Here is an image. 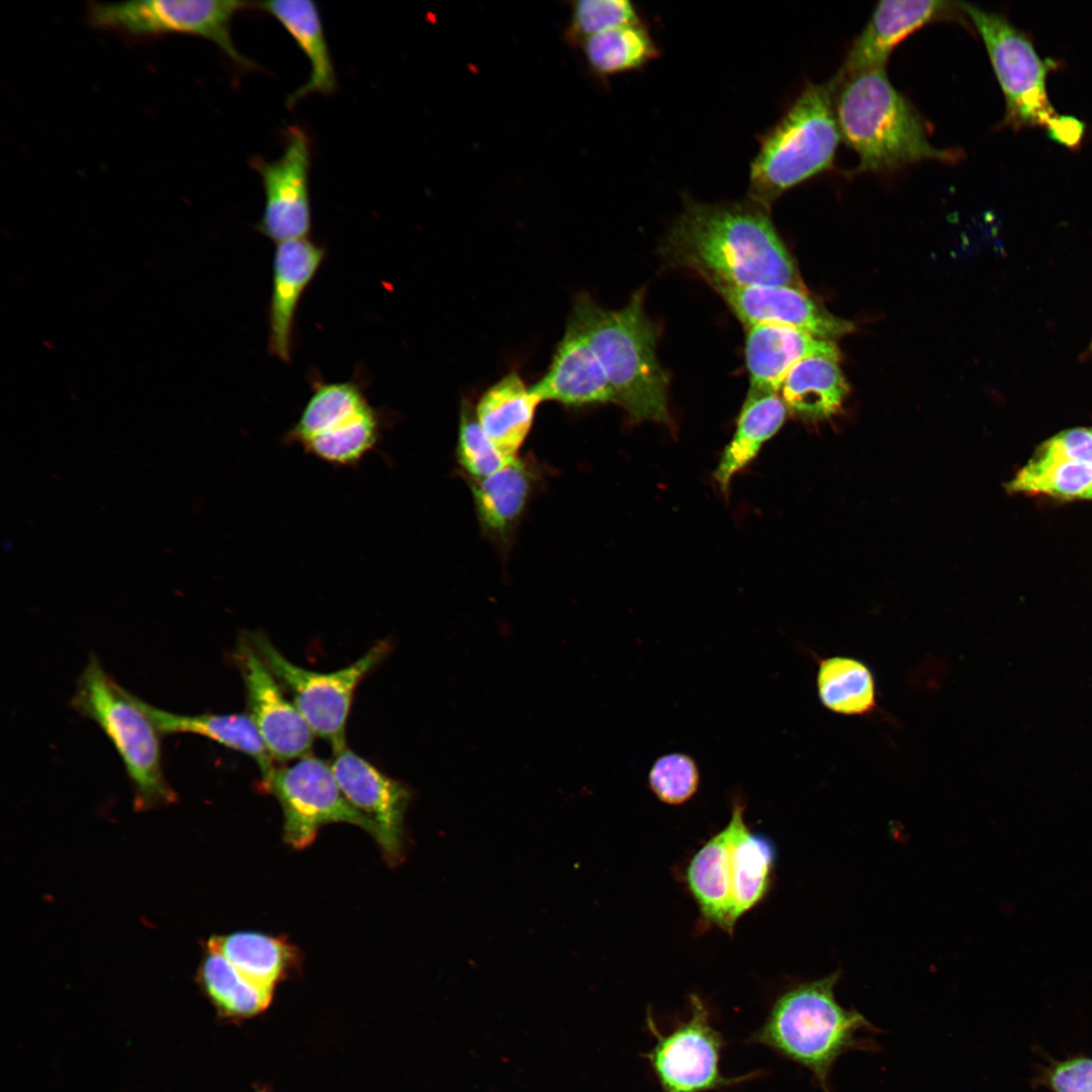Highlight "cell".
Instances as JSON below:
<instances>
[{
    "mask_svg": "<svg viewBox=\"0 0 1092 1092\" xmlns=\"http://www.w3.org/2000/svg\"><path fill=\"white\" fill-rule=\"evenodd\" d=\"M768 209L749 200H689L664 243L668 258L711 285L789 286L806 290Z\"/></svg>",
    "mask_w": 1092,
    "mask_h": 1092,
    "instance_id": "cell-1",
    "label": "cell"
},
{
    "mask_svg": "<svg viewBox=\"0 0 1092 1092\" xmlns=\"http://www.w3.org/2000/svg\"><path fill=\"white\" fill-rule=\"evenodd\" d=\"M841 141L855 152V173L893 171L922 161L954 162L936 148L922 116L889 80L885 68L830 80Z\"/></svg>",
    "mask_w": 1092,
    "mask_h": 1092,
    "instance_id": "cell-2",
    "label": "cell"
},
{
    "mask_svg": "<svg viewBox=\"0 0 1092 1092\" xmlns=\"http://www.w3.org/2000/svg\"><path fill=\"white\" fill-rule=\"evenodd\" d=\"M839 979L836 971L787 990L749 1039L808 1070L824 1092H829V1078L840 1057L876 1050V1041L860 1034L881 1032L858 1011L839 1004L835 996Z\"/></svg>",
    "mask_w": 1092,
    "mask_h": 1092,
    "instance_id": "cell-3",
    "label": "cell"
},
{
    "mask_svg": "<svg viewBox=\"0 0 1092 1092\" xmlns=\"http://www.w3.org/2000/svg\"><path fill=\"white\" fill-rule=\"evenodd\" d=\"M570 322L597 355L615 403L637 420L667 422V376L656 354V331L641 293L610 309L586 294L574 299Z\"/></svg>",
    "mask_w": 1092,
    "mask_h": 1092,
    "instance_id": "cell-4",
    "label": "cell"
},
{
    "mask_svg": "<svg viewBox=\"0 0 1092 1092\" xmlns=\"http://www.w3.org/2000/svg\"><path fill=\"white\" fill-rule=\"evenodd\" d=\"M841 135L831 82L808 84L761 139L749 173V200L768 209L783 193L831 169Z\"/></svg>",
    "mask_w": 1092,
    "mask_h": 1092,
    "instance_id": "cell-5",
    "label": "cell"
},
{
    "mask_svg": "<svg viewBox=\"0 0 1092 1092\" xmlns=\"http://www.w3.org/2000/svg\"><path fill=\"white\" fill-rule=\"evenodd\" d=\"M71 705L111 740L131 782L135 810L176 802L177 795L163 771L161 734L145 702L120 687L94 654L81 672Z\"/></svg>",
    "mask_w": 1092,
    "mask_h": 1092,
    "instance_id": "cell-6",
    "label": "cell"
},
{
    "mask_svg": "<svg viewBox=\"0 0 1092 1092\" xmlns=\"http://www.w3.org/2000/svg\"><path fill=\"white\" fill-rule=\"evenodd\" d=\"M985 44L1005 100L1002 125L1011 129L1044 126L1058 113L1049 100L1046 76L1058 67L1042 59L1028 34L1004 15L960 2Z\"/></svg>",
    "mask_w": 1092,
    "mask_h": 1092,
    "instance_id": "cell-7",
    "label": "cell"
},
{
    "mask_svg": "<svg viewBox=\"0 0 1092 1092\" xmlns=\"http://www.w3.org/2000/svg\"><path fill=\"white\" fill-rule=\"evenodd\" d=\"M251 5L236 0H132L89 2L87 19L97 29L128 37L187 34L213 42L238 68L256 64L242 55L232 37L235 16Z\"/></svg>",
    "mask_w": 1092,
    "mask_h": 1092,
    "instance_id": "cell-8",
    "label": "cell"
},
{
    "mask_svg": "<svg viewBox=\"0 0 1092 1092\" xmlns=\"http://www.w3.org/2000/svg\"><path fill=\"white\" fill-rule=\"evenodd\" d=\"M248 639L277 678L292 695L312 733L325 739L334 753L346 748V724L354 693L361 680L388 654L387 641H378L352 664L331 672L305 669L288 660L260 631Z\"/></svg>",
    "mask_w": 1092,
    "mask_h": 1092,
    "instance_id": "cell-9",
    "label": "cell"
},
{
    "mask_svg": "<svg viewBox=\"0 0 1092 1092\" xmlns=\"http://www.w3.org/2000/svg\"><path fill=\"white\" fill-rule=\"evenodd\" d=\"M691 1016L669 1033H662L648 1013L647 1026L655 1037L644 1054L662 1092H708L722 1089L755 1076L750 1073L726 1077L720 1071L725 1041L711 1023L710 1013L696 995L691 997Z\"/></svg>",
    "mask_w": 1092,
    "mask_h": 1092,
    "instance_id": "cell-10",
    "label": "cell"
},
{
    "mask_svg": "<svg viewBox=\"0 0 1092 1092\" xmlns=\"http://www.w3.org/2000/svg\"><path fill=\"white\" fill-rule=\"evenodd\" d=\"M264 788L281 805L283 837L293 848L308 846L322 826L335 822L359 826L376 838L374 824L346 799L331 764L316 756L276 768Z\"/></svg>",
    "mask_w": 1092,
    "mask_h": 1092,
    "instance_id": "cell-11",
    "label": "cell"
},
{
    "mask_svg": "<svg viewBox=\"0 0 1092 1092\" xmlns=\"http://www.w3.org/2000/svg\"><path fill=\"white\" fill-rule=\"evenodd\" d=\"M285 138L284 151L277 160L268 162L259 156L251 159L265 193L257 230L277 244L306 238L311 228L310 140L303 129L293 125L287 128Z\"/></svg>",
    "mask_w": 1092,
    "mask_h": 1092,
    "instance_id": "cell-12",
    "label": "cell"
},
{
    "mask_svg": "<svg viewBox=\"0 0 1092 1092\" xmlns=\"http://www.w3.org/2000/svg\"><path fill=\"white\" fill-rule=\"evenodd\" d=\"M235 658L246 687L249 715L273 759L287 761L310 754L314 734L248 637L240 640Z\"/></svg>",
    "mask_w": 1092,
    "mask_h": 1092,
    "instance_id": "cell-13",
    "label": "cell"
},
{
    "mask_svg": "<svg viewBox=\"0 0 1092 1092\" xmlns=\"http://www.w3.org/2000/svg\"><path fill=\"white\" fill-rule=\"evenodd\" d=\"M334 754L331 766L342 793L374 824L375 840L386 860L398 863L404 853V815L411 792L347 747Z\"/></svg>",
    "mask_w": 1092,
    "mask_h": 1092,
    "instance_id": "cell-14",
    "label": "cell"
},
{
    "mask_svg": "<svg viewBox=\"0 0 1092 1092\" xmlns=\"http://www.w3.org/2000/svg\"><path fill=\"white\" fill-rule=\"evenodd\" d=\"M712 286L746 328L760 324L780 325L827 341L855 329L851 322L829 312L806 290L789 286Z\"/></svg>",
    "mask_w": 1092,
    "mask_h": 1092,
    "instance_id": "cell-15",
    "label": "cell"
},
{
    "mask_svg": "<svg viewBox=\"0 0 1092 1092\" xmlns=\"http://www.w3.org/2000/svg\"><path fill=\"white\" fill-rule=\"evenodd\" d=\"M961 11L960 2L941 0L880 1L852 42L839 76L885 68L893 50L908 35Z\"/></svg>",
    "mask_w": 1092,
    "mask_h": 1092,
    "instance_id": "cell-16",
    "label": "cell"
},
{
    "mask_svg": "<svg viewBox=\"0 0 1092 1092\" xmlns=\"http://www.w3.org/2000/svg\"><path fill=\"white\" fill-rule=\"evenodd\" d=\"M540 401L577 408L615 403L605 371L583 335L567 321L548 369L530 386Z\"/></svg>",
    "mask_w": 1092,
    "mask_h": 1092,
    "instance_id": "cell-17",
    "label": "cell"
},
{
    "mask_svg": "<svg viewBox=\"0 0 1092 1092\" xmlns=\"http://www.w3.org/2000/svg\"><path fill=\"white\" fill-rule=\"evenodd\" d=\"M326 256V250L307 238L277 244L273 259L269 303L270 353L283 362L291 359L294 318L300 298Z\"/></svg>",
    "mask_w": 1092,
    "mask_h": 1092,
    "instance_id": "cell-18",
    "label": "cell"
},
{
    "mask_svg": "<svg viewBox=\"0 0 1092 1092\" xmlns=\"http://www.w3.org/2000/svg\"><path fill=\"white\" fill-rule=\"evenodd\" d=\"M745 360L753 392L779 393L783 380L799 361L813 355L840 360L833 341L780 325L760 324L746 328Z\"/></svg>",
    "mask_w": 1092,
    "mask_h": 1092,
    "instance_id": "cell-19",
    "label": "cell"
},
{
    "mask_svg": "<svg viewBox=\"0 0 1092 1092\" xmlns=\"http://www.w3.org/2000/svg\"><path fill=\"white\" fill-rule=\"evenodd\" d=\"M538 472L534 461L515 458L479 480H469L477 521L483 534L507 546L526 511Z\"/></svg>",
    "mask_w": 1092,
    "mask_h": 1092,
    "instance_id": "cell-20",
    "label": "cell"
},
{
    "mask_svg": "<svg viewBox=\"0 0 1092 1092\" xmlns=\"http://www.w3.org/2000/svg\"><path fill=\"white\" fill-rule=\"evenodd\" d=\"M272 15L298 44L308 60L309 76L286 99L292 107L310 94L333 93L337 77L317 6L310 0H274L256 3Z\"/></svg>",
    "mask_w": 1092,
    "mask_h": 1092,
    "instance_id": "cell-21",
    "label": "cell"
},
{
    "mask_svg": "<svg viewBox=\"0 0 1092 1092\" xmlns=\"http://www.w3.org/2000/svg\"><path fill=\"white\" fill-rule=\"evenodd\" d=\"M540 402L514 370L484 390L474 407L475 416L496 448L515 458L532 429Z\"/></svg>",
    "mask_w": 1092,
    "mask_h": 1092,
    "instance_id": "cell-22",
    "label": "cell"
},
{
    "mask_svg": "<svg viewBox=\"0 0 1092 1092\" xmlns=\"http://www.w3.org/2000/svg\"><path fill=\"white\" fill-rule=\"evenodd\" d=\"M145 708L162 735L192 733L206 737L250 756L259 767L263 787L276 767L255 723L248 714L177 715L145 702Z\"/></svg>",
    "mask_w": 1092,
    "mask_h": 1092,
    "instance_id": "cell-23",
    "label": "cell"
},
{
    "mask_svg": "<svg viewBox=\"0 0 1092 1092\" xmlns=\"http://www.w3.org/2000/svg\"><path fill=\"white\" fill-rule=\"evenodd\" d=\"M838 362L813 355L796 363L779 391L788 412L805 421L825 420L839 412L849 386Z\"/></svg>",
    "mask_w": 1092,
    "mask_h": 1092,
    "instance_id": "cell-24",
    "label": "cell"
},
{
    "mask_svg": "<svg viewBox=\"0 0 1092 1092\" xmlns=\"http://www.w3.org/2000/svg\"><path fill=\"white\" fill-rule=\"evenodd\" d=\"M735 823L710 839L688 868L689 887L705 918L732 930V843Z\"/></svg>",
    "mask_w": 1092,
    "mask_h": 1092,
    "instance_id": "cell-25",
    "label": "cell"
},
{
    "mask_svg": "<svg viewBox=\"0 0 1092 1092\" xmlns=\"http://www.w3.org/2000/svg\"><path fill=\"white\" fill-rule=\"evenodd\" d=\"M787 412L779 393L748 392L737 420L735 434L714 472L722 490H727L734 474L745 467L761 446L780 430Z\"/></svg>",
    "mask_w": 1092,
    "mask_h": 1092,
    "instance_id": "cell-26",
    "label": "cell"
},
{
    "mask_svg": "<svg viewBox=\"0 0 1092 1092\" xmlns=\"http://www.w3.org/2000/svg\"><path fill=\"white\" fill-rule=\"evenodd\" d=\"M743 811V805L734 802L731 814L735 823L731 857L733 923L767 892L776 857L771 841L748 830Z\"/></svg>",
    "mask_w": 1092,
    "mask_h": 1092,
    "instance_id": "cell-27",
    "label": "cell"
},
{
    "mask_svg": "<svg viewBox=\"0 0 1092 1092\" xmlns=\"http://www.w3.org/2000/svg\"><path fill=\"white\" fill-rule=\"evenodd\" d=\"M206 945L220 952L248 980L272 990L299 963L296 947L283 938L259 932L216 935Z\"/></svg>",
    "mask_w": 1092,
    "mask_h": 1092,
    "instance_id": "cell-28",
    "label": "cell"
},
{
    "mask_svg": "<svg viewBox=\"0 0 1092 1092\" xmlns=\"http://www.w3.org/2000/svg\"><path fill=\"white\" fill-rule=\"evenodd\" d=\"M196 981L217 1013L228 1019H244L264 1011L274 990L243 976L220 952L205 945Z\"/></svg>",
    "mask_w": 1092,
    "mask_h": 1092,
    "instance_id": "cell-29",
    "label": "cell"
},
{
    "mask_svg": "<svg viewBox=\"0 0 1092 1092\" xmlns=\"http://www.w3.org/2000/svg\"><path fill=\"white\" fill-rule=\"evenodd\" d=\"M817 662L818 697L827 710L843 716H864L876 710V680L864 662L840 655Z\"/></svg>",
    "mask_w": 1092,
    "mask_h": 1092,
    "instance_id": "cell-30",
    "label": "cell"
},
{
    "mask_svg": "<svg viewBox=\"0 0 1092 1092\" xmlns=\"http://www.w3.org/2000/svg\"><path fill=\"white\" fill-rule=\"evenodd\" d=\"M370 406L362 388L354 381L316 383L284 441L301 446L308 439L348 423Z\"/></svg>",
    "mask_w": 1092,
    "mask_h": 1092,
    "instance_id": "cell-31",
    "label": "cell"
},
{
    "mask_svg": "<svg viewBox=\"0 0 1092 1092\" xmlns=\"http://www.w3.org/2000/svg\"><path fill=\"white\" fill-rule=\"evenodd\" d=\"M581 46L592 71L605 77L637 70L659 54L641 21L595 34Z\"/></svg>",
    "mask_w": 1092,
    "mask_h": 1092,
    "instance_id": "cell-32",
    "label": "cell"
},
{
    "mask_svg": "<svg viewBox=\"0 0 1092 1092\" xmlns=\"http://www.w3.org/2000/svg\"><path fill=\"white\" fill-rule=\"evenodd\" d=\"M1092 485V465L1067 460L1039 449L1012 480L1010 492L1041 493L1060 498H1076Z\"/></svg>",
    "mask_w": 1092,
    "mask_h": 1092,
    "instance_id": "cell-33",
    "label": "cell"
},
{
    "mask_svg": "<svg viewBox=\"0 0 1092 1092\" xmlns=\"http://www.w3.org/2000/svg\"><path fill=\"white\" fill-rule=\"evenodd\" d=\"M381 432L380 413L370 406L348 423L308 439L301 447L331 465L352 466L374 450Z\"/></svg>",
    "mask_w": 1092,
    "mask_h": 1092,
    "instance_id": "cell-34",
    "label": "cell"
},
{
    "mask_svg": "<svg viewBox=\"0 0 1092 1092\" xmlns=\"http://www.w3.org/2000/svg\"><path fill=\"white\" fill-rule=\"evenodd\" d=\"M456 456L469 480L485 478L517 458L503 454L486 436L470 400H463L461 405Z\"/></svg>",
    "mask_w": 1092,
    "mask_h": 1092,
    "instance_id": "cell-35",
    "label": "cell"
},
{
    "mask_svg": "<svg viewBox=\"0 0 1092 1092\" xmlns=\"http://www.w3.org/2000/svg\"><path fill=\"white\" fill-rule=\"evenodd\" d=\"M640 21V15L630 1L579 0L572 3L566 39L573 46L582 44L595 34Z\"/></svg>",
    "mask_w": 1092,
    "mask_h": 1092,
    "instance_id": "cell-36",
    "label": "cell"
},
{
    "mask_svg": "<svg viewBox=\"0 0 1092 1092\" xmlns=\"http://www.w3.org/2000/svg\"><path fill=\"white\" fill-rule=\"evenodd\" d=\"M700 779L695 759L689 754L673 752L661 755L653 762L648 785L661 802L680 805L697 793Z\"/></svg>",
    "mask_w": 1092,
    "mask_h": 1092,
    "instance_id": "cell-37",
    "label": "cell"
},
{
    "mask_svg": "<svg viewBox=\"0 0 1092 1092\" xmlns=\"http://www.w3.org/2000/svg\"><path fill=\"white\" fill-rule=\"evenodd\" d=\"M1041 1083L1052 1092H1092V1058L1055 1061L1043 1071Z\"/></svg>",
    "mask_w": 1092,
    "mask_h": 1092,
    "instance_id": "cell-38",
    "label": "cell"
},
{
    "mask_svg": "<svg viewBox=\"0 0 1092 1092\" xmlns=\"http://www.w3.org/2000/svg\"><path fill=\"white\" fill-rule=\"evenodd\" d=\"M1037 449L1067 460L1092 465V428L1062 431L1043 442Z\"/></svg>",
    "mask_w": 1092,
    "mask_h": 1092,
    "instance_id": "cell-39",
    "label": "cell"
},
{
    "mask_svg": "<svg viewBox=\"0 0 1092 1092\" xmlns=\"http://www.w3.org/2000/svg\"><path fill=\"white\" fill-rule=\"evenodd\" d=\"M1048 136L1067 148L1076 149L1082 142L1085 123L1071 115L1057 114L1045 125Z\"/></svg>",
    "mask_w": 1092,
    "mask_h": 1092,
    "instance_id": "cell-40",
    "label": "cell"
},
{
    "mask_svg": "<svg viewBox=\"0 0 1092 1092\" xmlns=\"http://www.w3.org/2000/svg\"><path fill=\"white\" fill-rule=\"evenodd\" d=\"M1081 498L1092 499V485L1082 494Z\"/></svg>",
    "mask_w": 1092,
    "mask_h": 1092,
    "instance_id": "cell-41",
    "label": "cell"
},
{
    "mask_svg": "<svg viewBox=\"0 0 1092 1092\" xmlns=\"http://www.w3.org/2000/svg\"><path fill=\"white\" fill-rule=\"evenodd\" d=\"M1084 356H1092V338H1091V341H1090V343H1089V345L1087 347L1086 352L1084 353Z\"/></svg>",
    "mask_w": 1092,
    "mask_h": 1092,
    "instance_id": "cell-42",
    "label": "cell"
}]
</instances>
